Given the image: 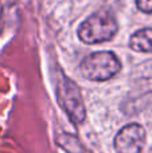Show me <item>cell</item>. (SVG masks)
<instances>
[{
  "label": "cell",
  "instance_id": "cell-1",
  "mask_svg": "<svg viewBox=\"0 0 152 153\" xmlns=\"http://www.w3.org/2000/svg\"><path fill=\"white\" fill-rule=\"evenodd\" d=\"M118 31L115 15L108 10L93 12L78 27V38L86 45H97L112 40Z\"/></svg>",
  "mask_w": 152,
  "mask_h": 153
},
{
  "label": "cell",
  "instance_id": "cell-2",
  "mask_svg": "<svg viewBox=\"0 0 152 153\" xmlns=\"http://www.w3.org/2000/svg\"><path fill=\"white\" fill-rule=\"evenodd\" d=\"M121 69V63L112 51H97L82 59L80 73L89 81H108L113 78Z\"/></svg>",
  "mask_w": 152,
  "mask_h": 153
},
{
  "label": "cell",
  "instance_id": "cell-3",
  "mask_svg": "<svg viewBox=\"0 0 152 153\" xmlns=\"http://www.w3.org/2000/svg\"><path fill=\"white\" fill-rule=\"evenodd\" d=\"M57 101L63 109L70 121L74 125H80L86 118V108L81 90L75 82L66 75H62L57 82Z\"/></svg>",
  "mask_w": 152,
  "mask_h": 153
},
{
  "label": "cell",
  "instance_id": "cell-4",
  "mask_svg": "<svg viewBox=\"0 0 152 153\" xmlns=\"http://www.w3.org/2000/svg\"><path fill=\"white\" fill-rule=\"evenodd\" d=\"M145 130L139 124H128L118 130L113 146L116 153H142L145 145Z\"/></svg>",
  "mask_w": 152,
  "mask_h": 153
},
{
  "label": "cell",
  "instance_id": "cell-5",
  "mask_svg": "<svg viewBox=\"0 0 152 153\" xmlns=\"http://www.w3.org/2000/svg\"><path fill=\"white\" fill-rule=\"evenodd\" d=\"M129 47L137 53H152V27L136 31L129 38Z\"/></svg>",
  "mask_w": 152,
  "mask_h": 153
},
{
  "label": "cell",
  "instance_id": "cell-6",
  "mask_svg": "<svg viewBox=\"0 0 152 153\" xmlns=\"http://www.w3.org/2000/svg\"><path fill=\"white\" fill-rule=\"evenodd\" d=\"M55 141L65 152L67 153H85V148L81 141L70 133H59L55 137Z\"/></svg>",
  "mask_w": 152,
  "mask_h": 153
},
{
  "label": "cell",
  "instance_id": "cell-7",
  "mask_svg": "<svg viewBox=\"0 0 152 153\" xmlns=\"http://www.w3.org/2000/svg\"><path fill=\"white\" fill-rule=\"evenodd\" d=\"M136 7L144 13H152V0H136Z\"/></svg>",
  "mask_w": 152,
  "mask_h": 153
},
{
  "label": "cell",
  "instance_id": "cell-8",
  "mask_svg": "<svg viewBox=\"0 0 152 153\" xmlns=\"http://www.w3.org/2000/svg\"><path fill=\"white\" fill-rule=\"evenodd\" d=\"M150 153H152V146H151V149H150Z\"/></svg>",
  "mask_w": 152,
  "mask_h": 153
}]
</instances>
